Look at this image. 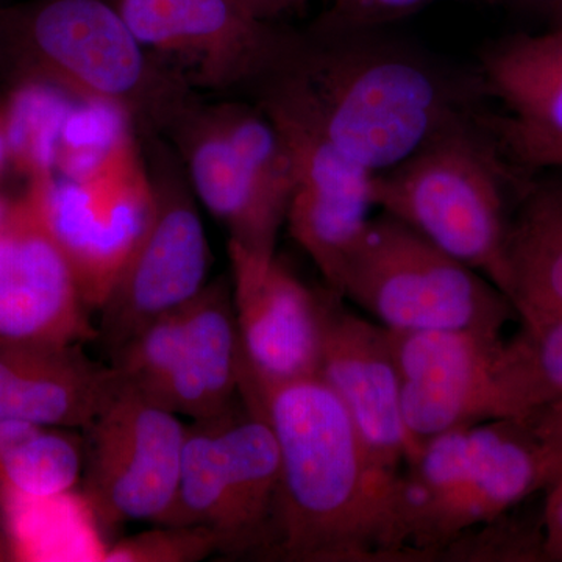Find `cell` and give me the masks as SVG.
Masks as SVG:
<instances>
[{
    "label": "cell",
    "instance_id": "1",
    "mask_svg": "<svg viewBox=\"0 0 562 562\" xmlns=\"http://www.w3.org/2000/svg\"><path fill=\"white\" fill-rule=\"evenodd\" d=\"M239 397L271 425L280 453L271 557L288 562L412 561L398 531V480L373 465L321 376L266 383L239 369Z\"/></svg>",
    "mask_w": 562,
    "mask_h": 562
},
{
    "label": "cell",
    "instance_id": "2",
    "mask_svg": "<svg viewBox=\"0 0 562 562\" xmlns=\"http://www.w3.org/2000/svg\"><path fill=\"white\" fill-rule=\"evenodd\" d=\"M366 33H299L280 68L254 92L297 111L344 157L379 173L475 116L476 90Z\"/></svg>",
    "mask_w": 562,
    "mask_h": 562
},
{
    "label": "cell",
    "instance_id": "3",
    "mask_svg": "<svg viewBox=\"0 0 562 562\" xmlns=\"http://www.w3.org/2000/svg\"><path fill=\"white\" fill-rule=\"evenodd\" d=\"M562 472L536 412L454 428L422 442L395 491V516L413 561L438 560L454 539L505 516Z\"/></svg>",
    "mask_w": 562,
    "mask_h": 562
},
{
    "label": "cell",
    "instance_id": "4",
    "mask_svg": "<svg viewBox=\"0 0 562 562\" xmlns=\"http://www.w3.org/2000/svg\"><path fill=\"white\" fill-rule=\"evenodd\" d=\"M0 27L41 83L124 110L139 135L165 138L198 99L179 70L147 50L110 0H36Z\"/></svg>",
    "mask_w": 562,
    "mask_h": 562
},
{
    "label": "cell",
    "instance_id": "5",
    "mask_svg": "<svg viewBox=\"0 0 562 562\" xmlns=\"http://www.w3.org/2000/svg\"><path fill=\"white\" fill-rule=\"evenodd\" d=\"M372 202L503 292L509 227L505 169L476 114L401 165L373 173Z\"/></svg>",
    "mask_w": 562,
    "mask_h": 562
},
{
    "label": "cell",
    "instance_id": "6",
    "mask_svg": "<svg viewBox=\"0 0 562 562\" xmlns=\"http://www.w3.org/2000/svg\"><path fill=\"white\" fill-rule=\"evenodd\" d=\"M171 139L195 198L250 254L276 255L290 210L294 169L286 139L260 105L195 99Z\"/></svg>",
    "mask_w": 562,
    "mask_h": 562
},
{
    "label": "cell",
    "instance_id": "7",
    "mask_svg": "<svg viewBox=\"0 0 562 562\" xmlns=\"http://www.w3.org/2000/svg\"><path fill=\"white\" fill-rule=\"evenodd\" d=\"M338 295L391 331L502 335L516 316L491 280L387 214L369 222Z\"/></svg>",
    "mask_w": 562,
    "mask_h": 562
},
{
    "label": "cell",
    "instance_id": "8",
    "mask_svg": "<svg viewBox=\"0 0 562 562\" xmlns=\"http://www.w3.org/2000/svg\"><path fill=\"white\" fill-rule=\"evenodd\" d=\"M279 480L271 425L241 401L188 425L176 501L161 525H201L220 536L222 553L271 557Z\"/></svg>",
    "mask_w": 562,
    "mask_h": 562
},
{
    "label": "cell",
    "instance_id": "9",
    "mask_svg": "<svg viewBox=\"0 0 562 562\" xmlns=\"http://www.w3.org/2000/svg\"><path fill=\"white\" fill-rule=\"evenodd\" d=\"M146 144L151 205L131 257L99 308L95 342L114 353L162 314L191 302L206 284L210 247L179 154L162 136Z\"/></svg>",
    "mask_w": 562,
    "mask_h": 562
},
{
    "label": "cell",
    "instance_id": "10",
    "mask_svg": "<svg viewBox=\"0 0 562 562\" xmlns=\"http://www.w3.org/2000/svg\"><path fill=\"white\" fill-rule=\"evenodd\" d=\"M136 40L191 87L255 91L280 68L299 33L241 0H110Z\"/></svg>",
    "mask_w": 562,
    "mask_h": 562
},
{
    "label": "cell",
    "instance_id": "11",
    "mask_svg": "<svg viewBox=\"0 0 562 562\" xmlns=\"http://www.w3.org/2000/svg\"><path fill=\"white\" fill-rule=\"evenodd\" d=\"M83 497L103 524L165 522L179 487L188 425L122 384L85 428Z\"/></svg>",
    "mask_w": 562,
    "mask_h": 562
},
{
    "label": "cell",
    "instance_id": "12",
    "mask_svg": "<svg viewBox=\"0 0 562 562\" xmlns=\"http://www.w3.org/2000/svg\"><path fill=\"white\" fill-rule=\"evenodd\" d=\"M387 336L413 457L422 442L435 436L505 417L502 335L475 330H387Z\"/></svg>",
    "mask_w": 562,
    "mask_h": 562
},
{
    "label": "cell",
    "instance_id": "13",
    "mask_svg": "<svg viewBox=\"0 0 562 562\" xmlns=\"http://www.w3.org/2000/svg\"><path fill=\"white\" fill-rule=\"evenodd\" d=\"M31 194L98 313L149 217L151 190L140 154L88 181L57 176L33 181Z\"/></svg>",
    "mask_w": 562,
    "mask_h": 562
},
{
    "label": "cell",
    "instance_id": "14",
    "mask_svg": "<svg viewBox=\"0 0 562 562\" xmlns=\"http://www.w3.org/2000/svg\"><path fill=\"white\" fill-rule=\"evenodd\" d=\"M258 105L290 146L294 188L286 222L292 238L338 295L347 261L372 220L373 173L344 157L297 111L272 99Z\"/></svg>",
    "mask_w": 562,
    "mask_h": 562
},
{
    "label": "cell",
    "instance_id": "15",
    "mask_svg": "<svg viewBox=\"0 0 562 562\" xmlns=\"http://www.w3.org/2000/svg\"><path fill=\"white\" fill-rule=\"evenodd\" d=\"M241 368L266 383L319 376L328 294L277 258L228 243Z\"/></svg>",
    "mask_w": 562,
    "mask_h": 562
},
{
    "label": "cell",
    "instance_id": "16",
    "mask_svg": "<svg viewBox=\"0 0 562 562\" xmlns=\"http://www.w3.org/2000/svg\"><path fill=\"white\" fill-rule=\"evenodd\" d=\"M92 312L35 199L0 225V341L95 342Z\"/></svg>",
    "mask_w": 562,
    "mask_h": 562
},
{
    "label": "cell",
    "instance_id": "17",
    "mask_svg": "<svg viewBox=\"0 0 562 562\" xmlns=\"http://www.w3.org/2000/svg\"><path fill=\"white\" fill-rule=\"evenodd\" d=\"M319 376L346 406L373 465L398 480L413 447L403 424L390 336L375 321L347 310L331 291Z\"/></svg>",
    "mask_w": 562,
    "mask_h": 562
},
{
    "label": "cell",
    "instance_id": "18",
    "mask_svg": "<svg viewBox=\"0 0 562 562\" xmlns=\"http://www.w3.org/2000/svg\"><path fill=\"white\" fill-rule=\"evenodd\" d=\"M482 79L506 111L491 124L480 120L491 135L525 165L562 168V27L490 47Z\"/></svg>",
    "mask_w": 562,
    "mask_h": 562
},
{
    "label": "cell",
    "instance_id": "19",
    "mask_svg": "<svg viewBox=\"0 0 562 562\" xmlns=\"http://www.w3.org/2000/svg\"><path fill=\"white\" fill-rule=\"evenodd\" d=\"M121 384L81 344L0 341V420L85 430Z\"/></svg>",
    "mask_w": 562,
    "mask_h": 562
},
{
    "label": "cell",
    "instance_id": "20",
    "mask_svg": "<svg viewBox=\"0 0 562 562\" xmlns=\"http://www.w3.org/2000/svg\"><path fill=\"white\" fill-rule=\"evenodd\" d=\"M241 341L232 284L217 279L184 306L183 349L155 403L192 420L231 413L239 397Z\"/></svg>",
    "mask_w": 562,
    "mask_h": 562
},
{
    "label": "cell",
    "instance_id": "21",
    "mask_svg": "<svg viewBox=\"0 0 562 562\" xmlns=\"http://www.w3.org/2000/svg\"><path fill=\"white\" fill-rule=\"evenodd\" d=\"M505 273L503 294L522 328L562 317V188L532 192L509 222Z\"/></svg>",
    "mask_w": 562,
    "mask_h": 562
},
{
    "label": "cell",
    "instance_id": "22",
    "mask_svg": "<svg viewBox=\"0 0 562 562\" xmlns=\"http://www.w3.org/2000/svg\"><path fill=\"white\" fill-rule=\"evenodd\" d=\"M136 133L124 110L105 102L74 99L50 176L88 181L113 171L139 154Z\"/></svg>",
    "mask_w": 562,
    "mask_h": 562
},
{
    "label": "cell",
    "instance_id": "23",
    "mask_svg": "<svg viewBox=\"0 0 562 562\" xmlns=\"http://www.w3.org/2000/svg\"><path fill=\"white\" fill-rule=\"evenodd\" d=\"M505 417H520L562 398V317L522 331L501 358Z\"/></svg>",
    "mask_w": 562,
    "mask_h": 562
},
{
    "label": "cell",
    "instance_id": "24",
    "mask_svg": "<svg viewBox=\"0 0 562 562\" xmlns=\"http://www.w3.org/2000/svg\"><path fill=\"white\" fill-rule=\"evenodd\" d=\"M85 443L55 427H36L0 457V482L32 501L61 497L83 473Z\"/></svg>",
    "mask_w": 562,
    "mask_h": 562
},
{
    "label": "cell",
    "instance_id": "25",
    "mask_svg": "<svg viewBox=\"0 0 562 562\" xmlns=\"http://www.w3.org/2000/svg\"><path fill=\"white\" fill-rule=\"evenodd\" d=\"M74 98L41 81H29L14 92L5 110L9 155L33 179L50 176L58 140Z\"/></svg>",
    "mask_w": 562,
    "mask_h": 562
},
{
    "label": "cell",
    "instance_id": "26",
    "mask_svg": "<svg viewBox=\"0 0 562 562\" xmlns=\"http://www.w3.org/2000/svg\"><path fill=\"white\" fill-rule=\"evenodd\" d=\"M222 553V541L201 525H158L121 539L102 554L106 562H199Z\"/></svg>",
    "mask_w": 562,
    "mask_h": 562
},
{
    "label": "cell",
    "instance_id": "27",
    "mask_svg": "<svg viewBox=\"0 0 562 562\" xmlns=\"http://www.w3.org/2000/svg\"><path fill=\"white\" fill-rule=\"evenodd\" d=\"M439 0H330L314 31L364 33L401 21Z\"/></svg>",
    "mask_w": 562,
    "mask_h": 562
},
{
    "label": "cell",
    "instance_id": "28",
    "mask_svg": "<svg viewBox=\"0 0 562 562\" xmlns=\"http://www.w3.org/2000/svg\"><path fill=\"white\" fill-rule=\"evenodd\" d=\"M547 495L546 514V539H543V552L553 560L562 561V480L554 482L549 487Z\"/></svg>",
    "mask_w": 562,
    "mask_h": 562
},
{
    "label": "cell",
    "instance_id": "29",
    "mask_svg": "<svg viewBox=\"0 0 562 562\" xmlns=\"http://www.w3.org/2000/svg\"><path fill=\"white\" fill-rule=\"evenodd\" d=\"M262 20L276 22L280 18L303 13L310 0H241Z\"/></svg>",
    "mask_w": 562,
    "mask_h": 562
},
{
    "label": "cell",
    "instance_id": "30",
    "mask_svg": "<svg viewBox=\"0 0 562 562\" xmlns=\"http://www.w3.org/2000/svg\"><path fill=\"white\" fill-rule=\"evenodd\" d=\"M538 412L541 414L543 425H546L549 435L552 436L553 442L557 443L562 457V398L561 401L550 403V405L542 406ZM558 480H562V473Z\"/></svg>",
    "mask_w": 562,
    "mask_h": 562
},
{
    "label": "cell",
    "instance_id": "31",
    "mask_svg": "<svg viewBox=\"0 0 562 562\" xmlns=\"http://www.w3.org/2000/svg\"><path fill=\"white\" fill-rule=\"evenodd\" d=\"M9 157V144H7L5 135V111H0V168H2L3 161Z\"/></svg>",
    "mask_w": 562,
    "mask_h": 562
},
{
    "label": "cell",
    "instance_id": "32",
    "mask_svg": "<svg viewBox=\"0 0 562 562\" xmlns=\"http://www.w3.org/2000/svg\"><path fill=\"white\" fill-rule=\"evenodd\" d=\"M10 209L11 206L7 205V203L0 199V225H2L5 217L9 216Z\"/></svg>",
    "mask_w": 562,
    "mask_h": 562
},
{
    "label": "cell",
    "instance_id": "33",
    "mask_svg": "<svg viewBox=\"0 0 562 562\" xmlns=\"http://www.w3.org/2000/svg\"><path fill=\"white\" fill-rule=\"evenodd\" d=\"M516 2L525 3V5H541V3H554V0H516Z\"/></svg>",
    "mask_w": 562,
    "mask_h": 562
},
{
    "label": "cell",
    "instance_id": "34",
    "mask_svg": "<svg viewBox=\"0 0 562 562\" xmlns=\"http://www.w3.org/2000/svg\"><path fill=\"white\" fill-rule=\"evenodd\" d=\"M553 5L557 7L558 18H560V25L558 27H562V0H554Z\"/></svg>",
    "mask_w": 562,
    "mask_h": 562
}]
</instances>
